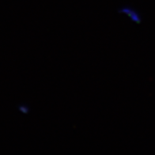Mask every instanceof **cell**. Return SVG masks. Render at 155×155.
I'll list each match as a JSON object with an SVG mask.
<instances>
[{"label": "cell", "instance_id": "1", "mask_svg": "<svg viewBox=\"0 0 155 155\" xmlns=\"http://www.w3.org/2000/svg\"><path fill=\"white\" fill-rule=\"evenodd\" d=\"M118 13L130 19L132 22L140 23V21H142L139 13L131 6H122L121 8L118 10Z\"/></svg>", "mask_w": 155, "mask_h": 155}, {"label": "cell", "instance_id": "2", "mask_svg": "<svg viewBox=\"0 0 155 155\" xmlns=\"http://www.w3.org/2000/svg\"><path fill=\"white\" fill-rule=\"evenodd\" d=\"M18 110L21 113V114L27 115L29 114V112H30V108H29V105H26V104H20L18 108Z\"/></svg>", "mask_w": 155, "mask_h": 155}]
</instances>
